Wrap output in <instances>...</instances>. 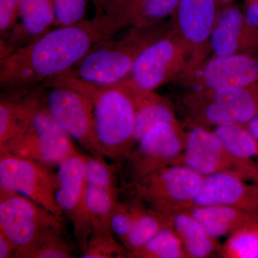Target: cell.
Listing matches in <instances>:
<instances>
[{"instance_id":"ab89813d","label":"cell","mask_w":258,"mask_h":258,"mask_svg":"<svg viewBox=\"0 0 258 258\" xmlns=\"http://www.w3.org/2000/svg\"><path fill=\"white\" fill-rule=\"evenodd\" d=\"M254 182L258 185V178L257 179L255 180V181H254Z\"/></svg>"},{"instance_id":"d6986e66","label":"cell","mask_w":258,"mask_h":258,"mask_svg":"<svg viewBox=\"0 0 258 258\" xmlns=\"http://www.w3.org/2000/svg\"><path fill=\"white\" fill-rule=\"evenodd\" d=\"M18 18L20 23L1 40V59L36 41L55 25L50 0H20Z\"/></svg>"},{"instance_id":"6da1fadb","label":"cell","mask_w":258,"mask_h":258,"mask_svg":"<svg viewBox=\"0 0 258 258\" xmlns=\"http://www.w3.org/2000/svg\"><path fill=\"white\" fill-rule=\"evenodd\" d=\"M115 30L96 18L49 30L36 41L0 60L3 89L32 87L74 68Z\"/></svg>"},{"instance_id":"5b68a950","label":"cell","mask_w":258,"mask_h":258,"mask_svg":"<svg viewBox=\"0 0 258 258\" xmlns=\"http://www.w3.org/2000/svg\"><path fill=\"white\" fill-rule=\"evenodd\" d=\"M191 51L174 28L146 47L121 81L139 91H154L191 67Z\"/></svg>"},{"instance_id":"ffe728a7","label":"cell","mask_w":258,"mask_h":258,"mask_svg":"<svg viewBox=\"0 0 258 258\" xmlns=\"http://www.w3.org/2000/svg\"><path fill=\"white\" fill-rule=\"evenodd\" d=\"M188 212L217 240L258 223L255 215L225 205L193 207Z\"/></svg>"},{"instance_id":"4fadbf2b","label":"cell","mask_w":258,"mask_h":258,"mask_svg":"<svg viewBox=\"0 0 258 258\" xmlns=\"http://www.w3.org/2000/svg\"><path fill=\"white\" fill-rule=\"evenodd\" d=\"M57 168L56 202L72 222L82 254L93 230L84 207L87 155L77 153L64 159Z\"/></svg>"},{"instance_id":"f1b7e54d","label":"cell","mask_w":258,"mask_h":258,"mask_svg":"<svg viewBox=\"0 0 258 258\" xmlns=\"http://www.w3.org/2000/svg\"><path fill=\"white\" fill-rule=\"evenodd\" d=\"M95 18L111 25L116 32L130 28L142 0H92Z\"/></svg>"},{"instance_id":"603a6c76","label":"cell","mask_w":258,"mask_h":258,"mask_svg":"<svg viewBox=\"0 0 258 258\" xmlns=\"http://www.w3.org/2000/svg\"><path fill=\"white\" fill-rule=\"evenodd\" d=\"M183 106L191 127L209 128L237 124L234 117L225 106L213 101L204 91L188 93L183 99Z\"/></svg>"},{"instance_id":"cb8c5ba5","label":"cell","mask_w":258,"mask_h":258,"mask_svg":"<svg viewBox=\"0 0 258 258\" xmlns=\"http://www.w3.org/2000/svg\"><path fill=\"white\" fill-rule=\"evenodd\" d=\"M204 91L209 98L225 106L237 124L245 125L258 115V83L245 87Z\"/></svg>"},{"instance_id":"484cf974","label":"cell","mask_w":258,"mask_h":258,"mask_svg":"<svg viewBox=\"0 0 258 258\" xmlns=\"http://www.w3.org/2000/svg\"><path fill=\"white\" fill-rule=\"evenodd\" d=\"M75 247L63 235V227H51L28 245L17 249L15 258H71Z\"/></svg>"},{"instance_id":"52a82bcc","label":"cell","mask_w":258,"mask_h":258,"mask_svg":"<svg viewBox=\"0 0 258 258\" xmlns=\"http://www.w3.org/2000/svg\"><path fill=\"white\" fill-rule=\"evenodd\" d=\"M186 134L180 123L163 121L153 125L125 160L128 184L161 168L174 165L184 150Z\"/></svg>"},{"instance_id":"8fae6325","label":"cell","mask_w":258,"mask_h":258,"mask_svg":"<svg viewBox=\"0 0 258 258\" xmlns=\"http://www.w3.org/2000/svg\"><path fill=\"white\" fill-rule=\"evenodd\" d=\"M51 227H63L62 217L20 194L0 191V230L17 249L28 245Z\"/></svg>"},{"instance_id":"f35d334b","label":"cell","mask_w":258,"mask_h":258,"mask_svg":"<svg viewBox=\"0 0 258 258\" xmlns=\"http://www.w3.org/2000/svg\"><path fill=\"white\" fill-rule=\"evenodd\" d=\"M232 1V0H217V3L218 6H227Z\"/></svg>"},{"instance_id":"d590c367","label":"cell","mask_w":258,"mask_h":258,"mask_svg":"<svg viewBox=\"0 0 258 258\" xmlns=\"http://www.w3.org/2000/svg\"><path fill=\"white\" fill-rule=\"evenodd\" d=\"M243 14L247 25L258 30V0H247Z\"/></svg>"},{"instance_id":"1f68e13d","label":"cell","mask_w":258,"mask_h":258,"mask_svg":"<svg viewBox=\"0 0 258 258\" xmlns=\"http://www.w3.org/2000/svg\"><path fill=\"white\" fill-rule=\"evenodd\" d=\"M179 3V0H142L130 27L143 28L161 23L174 15Z\"/></svg>"},{"instance_id":"4dcf8cb0","label":"cell","mask_w":258,"mask_h":258,"mask_svg":"<svg viewBox=\"0 0 258 258\" xmlns=\"http://www.w3.org/2000/svg\"><path fill=\"white\" fill-rule=\"evenodd\" d=\"M144 207L145 203L142 200L134 197L132 200L115 203L110 218V227L112 233L119 239L122 244Z\"/></svg>"},{"instance_id":"7402d4cb","label":"cell","mask_w":258,"mask_h":258,"mask_svg":"<svg viewBox=\"0 0 258 258\" xmlns=\"http://www.w3.org/2000/svg\"><path fill=\"white\" fill-rule=\"evenodd\" d=\"M170 224L179 237L187 258L210 257L221 247L189 212L170 217Z\"/></svg>"},{"instance_id":"2e32d148","label":"cell","mask_w":258,"mask_h":258,"mask_svg":"<svg viewBox=\"0 0 258 258\" xmlns=\"http://www.w3.org/2000/svg\"><path fill=\"white\" fill-rule=\"evenodd\" d=\"M43 84L4 89L0 98V146L28 129L34 116L45 105Z\"/></svg>"},{"instance_id":"5bb4252c","label":"cell","mask_w":258,"mask_h":258,"mask_svg":"<svg viewBox=\"0 0 258 258\" xmlns=\"http://www.w3.org/2000/svg\"><path fill=\"white\" fill-rule=\"evenodd\" d=\"M116 168L104 157L87 156L84 207L93 229L112 232L110 218L118 201Z\"/></svg>"},{"instance_id":"d4e9b609","label":"cell","mask_w":258,"mask_h":258,"mask_svg":"<svg viewBox=\"0 0 258 258\" xmlns=\"http://www.w3.org/2000/svg\"><path fill=\"white\" fill-rule=\"evenodd\" d=\"M215 134L227 152L235 159L248 166L258 178V141L244 125L215 127Z\"/></svg>"},{"instance_id":"9c48e42d","label":"cell","mask_w":258,"mask_h":258,"mask_svg":"<svg viewBox=\"0 0 258 258\" xmlns=\"http://www.w3.org/2000/svg\"><path fill=\"white\" fill-rule=\"evenodd\" d=\"M50 88L52 89L45 97V106L52 119L91 155L103 157L96 137L91 101L74 88L64 86Z\"/></svg>"},{"instance_id":"8d00e7d4","label":"cell","mask_w":258,"mask_h":258,"mask_svg":"<svg viewBox=\"0 0 258 258\" xmlns=\"http://www.w3.org/2000/svg\"><path fill=\"white\" fill-rule=\"evenodd\" d=\"M17 247L3 231L0 230V258L15 257Z\"/></svg>"},{"instance_id":"f546056e","label":"cell","mask_w":258,"mask_h":258,"mask_svg":"<svg viewBox=\"0 0 258 258\" xmlns=\"http://www.w3.org/2000/svg\"><path fill=\"white\" fill-rule=\"evenodd\" d=\"M220 251L225 258H258V223L229 236Z\"/></svg>"},{"instance_id":"277c9868","label":"cell","mask_w":258,"mask_h":258,"mask_svg":"<svg viewBox=\"0 0 258 258\" xmlns=\"http://www.w3.org/2000/svg\"><path fill=\"white\" fill-rule=\"evenodd\" d=\"M205 176L183 165H170L127 184L132 197L170 217L188 212L203 186Z\"/></svg>"},{"instance_id":"74e56055","label":"cell","mask_w":258,"mask_h":258,"mask_svg":"<svg viewBox=\"0 0 258 258\" xmlns=\"http://www.w3.org/2000/svg\"><path fill=\"white\" fill-rule=\"evenodd\" d=\"M245 128L249 131V133L258 141V115L252 120H249L245 125Z\"/></svg>"},{"instance_id":"ac0fdd59","label":"cell","mask_w":258,"mask_h":258,"mask_svg":"<svg viewBox=\"0 0 258 258\" xmlns=\"http://www.w3.org/2000/svg\"><path fill=\"white\" fill-rule=\"evenodd\" d=\"M210 46L217 56L253 52L258 48V30L247 25L237 7H225L217 13Z\"/></svg>"},{"instance_id":"30bf717a","label":"cell","mask_w":258,"mask_h":258,"mask_svg":"<svg viewBox=\"0 0 258 258\" xmlns=\"http://www.w3.org/2000/svg\"><path fill=\"white\" fill-rule=\"evenodd\" d=\"M176 79L195 91L245 87L258 83V57L252 52L214 55Z\"/></svg>"},{"instance_id":"7c38bea8","label":"cell","mask_w":258,"mask_h":258,"mask_svg":"<svg viewBox=\"0 0 258 258\" xmlns=\"http://www.w3.org/2000/svg\"><path fill=\"white\" fill-rule=\"evenodd\" d=\"M174 165L186 166L203 176L227 172L244 180L255 178L248 166L227 152L215 132L199 125L186 132L184 150Z\"/></svg>"},{"instance_id":"44dd1931","label":"cell","mask_w":258,"mask_h":258,"mask_svg":"<svg viewBox=\"0 0 258 258\" xmlns=\"http://www.w3.org/2000/svg\"><path fill=\"white\" fill-rule=\"evenodd\" d=\"M125 85L132 92L135 106V145L153 125L159 122L179 123L176 119L172 105L166 98L154 91H139Z\"/></svg>"},{"instance_id":"7a4b0ae2","label":"cell","mask_w":258,"mask_h":258,"mask_svg":"<svg viewBox=\"0 0 258 258\" xmlns=\"http://www.w3.org/2000/svg\"><path fill=\"white\" fill-rule=\"evenodd\" d=\"M64 86L87 97L93 106L95 128L103 157L115 162L126 160L133 151L136 113L133 96L123 82L99 85L63 73L45 83Z\"/></svg>"},{"instance_id":"60d3db41","label":"cell","mask_w":258,"mask_h":258,"mask_svg":"<svg viewBox=\"0 0 258 258\" xmlns=\"http://www.w3.org/2000/svg\"><path fill=\"white\" fill-rule=\"evenodd\" d=\"M87 1H92V0H87Z\"/></svg>"},{"instance_id":"e0dca14e","label":"cell","mask_w":258,"mask_h":258,"mask_svg":"<svg viewBox=\"0 0 258 258\" xmlns=\"http://www.w3.org/2000/svg\"><path fill=\"white\" fill-rule=\"evenodd\" d=\"M225 205L258 217V185L246 184L240 176L222 172L205 176L194 207Z\"/></svg>"},{"instance_id":"9a60e30c","label":"cell","mask_w":258,"mask_h":258,"mask_svg":"<svg viewBox=\"0 0 258 258\" xmlns=\"http://www.w3.org/2000/svg\"><path fill=\"white\" fill-rule=\"evenodd\" d=\"M217 7V0H179L172 15L176 25L173 28L191 51L190 69L205 60L210 50V38L218 13Z\"/></svg>"},{"instance_id":"4316f807","label":"cell","mask_w":258,"mask_h":258,"mask_svg":"<svg viewBox=\"0 0 258 258\" xmlns=\"http://www.w3.org/2000/svg\"><path fill=\"white\" fill-rule=\"evenodd\" d=\"M170 225L169 217L144 207L137 217L132 230L123 242V246L128 254L144 245L148 241Z\"/></svg>"},{"instance_id":"83f0119b","label":"cell","mask_w":258,"mask_h":258,"mask_svg":"<svg viewBox=\"0 0 258 258\" xmlns=\"http://www.w3.org/2000/svg\"><path fill=\"white\" fill-rule=\"evenodd\" d=\"M132 258H187L182 243L170 225L140 248L128 254Z\"/></svg>"},{"instance_id":"ba28073f","label":"cell","mask_w":258,"mask_h":258,"mask_svg":"<svg viewBox=\"0 0 258 258\" xmlns=\"http://www.w3.org/2000/svg\"><path fill=\"white\" fill-rule=\"evenodd\" d=\"M57 184V174L50 168L0 152V191L20 194L62 217L63 212L55 199Z\"/></svg>"},{"instance_id":"d6a6232c","label":"cell","mask_w":258,"mask_h":258,"mask_svg":"<svg viewBox=\"0 0 258 258\" xmlns=\"http://www.w3.org/2000/svg\"><path fill=\"white\" fill-rule=\"evenodd\" d=\"M83 258H124L128 252L123 244L117 242L113 234L108 231L93 229L88 237Z\"/></svg>"},{"instance_id":"8992f818","label":"cell","mask_w":258,"mask_h":258,"mask_svg":"<svg viewBox=\"0 0 258 258\" xmlns=\"http://www.w3.org/2000/svg\"><path fill=\"white\" fill-rule=\"evenodd\" d=\"M0 152L9 153L50 169L79 153L72 138L52 119L45 105L24 133L0 146Z\"/></svg>"},{"instance_id":"e575fe53","label":"cell","mask_w":258,"mask_h":258,"mask_svg":"<svg viewBox=\"0 0 258 258\" xmlns=\"http://www.w3.org/2000/svg\"><path fill=\"white\" fill-rule=\"evenodd\" d=\"M20 0H0V35L4 40L18 20Z\"/></svg>"},{"instance_id":"3957f363","label":"cell","mask_w":258,"mask_h":258,"mask_svg":"<svg viewBox=\"0 0 258 258\" xmlns=\"http://www.w3.org/2000/svg\"><path fill=\"white\" fill-rule=\"evenodd\" d=\"M170 29L162 23L130 27L121 37L113 36L96 44L79 63L64 73L96 84L119 83L130 74L141 52Z\"/></svg>"},{"instance_id":"836d02e7","label":"cell","mask_w":258,"mask_h":258,"mask_svg":"<svg viewBox=\"0 0 258 258\" xmlns=\"http://www.w3.org/2000/svg\"><path fill=\"white\" fill-rule=\"evenodd\" d=\"M87 2V0H50L55 26H68L84 20Z\"/></svg>"}]
</instances>
